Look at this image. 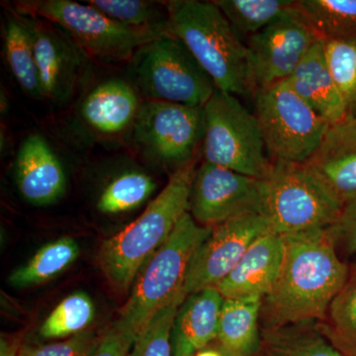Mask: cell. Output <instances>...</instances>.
Wrapping results in <instances>:
<instances>
[{
  "instance_id": "cell-30",
  "label": "cell",
  "mask_w": 356,
  "mask_h": 356,
  "mask_svg": "<svg viewBox=\"0 0 356 356\" xmlns=\"http://www.w3.org/2000/svg\"><path fill=\"white\" fill-rule=\"evenodd\" d=\"M95 316L92 299L86 292H76L65 297L40 327L42 337L65 339L86 331Z\"/></svg>"
},
{
  "instance_id": "cell-36",
  "label": "cell",
  "mask_w": 356,
  "mask_h": 356,
  "mask_svg": "<svg viewBox=\"0 0 356 356\" xmlns=\"http://www.w3.org/2000/svg\"><path fill=\"white\" fill-rule=\"evenodd\" d=\"M21 348L17 343L8 339H1V348H0V356H18Z\"/></svg>"
},
{
  "instance_id": "cell-4",
  "label": "cell",
  "mask_w": 356,
  "mask_h": 356,
  "mask_svg": "<svg viewBox=\"0 0 356 356\" xmlns=\"http://www.w3.org/2000/svg\"><path fill=\"white\" fill-rule=\"evenodd\" d=\"M212 228L199 225L191 212L178 222L172 235L143 267L134 282L130 298L115 325L136 341L159 311L184 303L189 266Z\"/></svg>"
},
{
  "instance_id": "cell-24",
  "label": "cell",
  "mask_w": 356,
  "mask_h": 356,
  "mask_svg": "<svg viewBox=\"0 0 356 356\" xmlns=\"http://www.w3.org/2000/svg\"><path fill=\"white\" fill-rule=\"evenodd\" d=\"M241 39H248L296 6L292 0H215Z\"/></svg>"
},
{
  "instance_id": "cell-16",
  "label": "cell",
  "mask_w": 356,
  "mask_h": 356,
  "mask_svg": "<svg viewBox=\"0 0 356 356\" xmlns=\"http://www.w3.org/2000/svg\"><path fill=\"white\" fill-rule=\"evenodd\" d=\"M14 170L21 195L32 205H50L64 195L67 188L64 168L42 136L33 134L23 140Z\"/></svg>"
},
{
  "instance_id": "cell-22",
  "label": "cell",
  "mask_w": 356,
  "mask_h": 356,
  "mask_svg": "<svg viewBox=\"0 0 356 356\" xmlns=\"http://www.w3.org/2000/svg\"><path fill=\"white\" fill-rule=\"evenodd\" d=\"M255 356H344L323 334L318 323L262 327Z\"/></svg>"
},
{
  "instance_id": "cell-21",
  "label": "cell",
  "mask_w": 356,
  "mask_h": 356,
  "mask_svg": "<svg viewBox=\"0 0 356 356\" xmlns=\"http://www.w3.org/2000/svg\"><path fill=\"white\" fill-rule=\"evenodd\" d=\"M261 297L224 299L217 341L226 356H255L261 348Z\"/></svg>"
},
{
  "instance_id": "cell-6",
  "label": "cell",
  "mask_w": 356,
  "mask_h": 356,
  "mask_svg": "<svg viewBox=\"0 0 356 356\" xmlns=\"http://www.w3.org/2000/svg\"><path fill=\"white\" fill-rule=\"evenodd\" d=\"M205 161L248 177L267 179L273 163L261 126L236 96L216 89L203 106Z\"/></svg>"
},
{
  "instance_id": "cell-25",
  "label": "cell",
  "mask_w": 356,
  "mask_h": 356,
  "mask_svg": "<svg viewBox=\"0 0 356 356\" xmlns=\"http://www.w3.org/2000/svg\"><path fill=\"white\" fill-rule=\"evenodd\" d=\"M4 50L11 72L23 90L32 97H43L31 36L14 11L7 20Z\"/></svg>"
},
{
  "instance_id": "cell-12",
  "label": "cell",
  "mask_w": 356,
  "mask_h": 356,
  "mask_svg": "<svg viewBox=\"0 0 356 356\" xmlns=\"http://www.w3.org/2000/svg\"><path fill=\"white\" fill-rule=\"evenodd\" d=\"M321 39L298 6L245 42L255 91L284 81Z\"/></svg>"
},
{
  "instance_id": "cell-2",
  "label": "cell",
  "mask_w": 356,
  "mask_h": 356,
  "mask_svg": "<svg viewBox=\"0 0 356 356\" xmlns=\"http://www.w3.org/2000/svg\"><path fill=\"white\" fill-rule=\"evenodd\" d=\"M195 159L175 170L163 191L139 218L100 247V268L115 289L127 291L143 267L172 235L191 210Z\"/></svg>"
},
{
  "instance_id": "cell-18",
  "label": "cell",
  "mask_w": 356,
  "mask_h": 356,
  "mask_svg": "<svg viewBox=\"0 0 356 356\" xmlns=\"http://www.w3.org/2000/svg\"><path fill=\"white\" fill-rule=\"evenodd\" d=\"M222 302L215 287L186 297L172 325V356H195L216 339Z\"/></svg>"
},
{
  "instance_id": "cell-17",
  "label": "cell",
  "mask_w": 356,
  "mask_h": 356,
  "mask_svg": "<svg viewBox=\"0 0 356 356\" xmlns=\"http://www.w3.org/2000/svg\"><path fill=\"white\" fill-rule=\"evenodd\" d=\"M284 238L273 233L264 234L257 241L231 273L217 285L224 299L264 296L270 291L282 264Z\"/></svg>"
},
{
  "instance_id": "cell-9",
  "label": "cell",
  "mask_w": 356,
  "mask_h": 356,
  "mask_svg": "<svg viewBox=\"0 0 356 356\" xmlns=\"http://www.w3.org/2000/svg\"><path fill=\"white\" fill-rule=\"evenodd\" d=\"M266 182V216L273 233L286 236L327 229L341 216L343 206L304 165L273 163Z\"/></svg>"
},
{
  "instance_id": "cell-31",
  "label": "cell",
  "mask_w": 356,
  "mask_h": 356,
  "mask_svg": "<svg viewBox=\"0 0 356 356\" xmlns=\"http://www.w3.org/2000/svg\"><path fill=\"white\" fill-rule=\"evenodd\" d=\"M84 2L121 24L170 30L166 10L161 13L154 2L143 0H86Z\"/></svg>"
},
{
  "instance_id": "cell-10",
  "label": "cell",
  "mask_w": 356,
  "mask_h": 356,
  "mask_svg": "<svg viewBox=\"0 0 356 356\" xmlns=\"http://www.w3.org/2000/svg\"><path fill=\"white\" fill-rule=\"evenodd\" d=\"M204 129L203 107L147 100L134 123V139L147 158L178 170L193 161Z\"/></svg>"
},
{
  "instance_id": "cell-20",
  "label": "cell",
  "mask_w": 356,
  "mask_h": 356,
  "mask_svg": "<svg viewBox=\"0 0 356 356\" xmlns=\"http://www.w3.org/2000/svg\"><path fill=\"white\" fill-rule=\"evenodd\" d=\"M140 107L137 92L130 84L110 79L86 96L81 116L98 132L117 134L134 125Z\"/></svg>"
},
{
  "instance_id": "cell-37",
  "label": "cell",
  "mask_w": 356,
  "mask_h": 356,
  "mask_svg": "<svg viewBox=\"0 0 356 356\" xmlns=\"http://www.w3.org/2000/svg\"><path fill=\"white\" fill-rule=\"evenodd\" d=\"M195 356H226L219 348H205L202 350L198 351Z\"/></svg>"
},
{
  "instance_id": "cell-13",
  "label": "cell",
  "mask_w": 356,
  "mask_h": 356,
  "mask_svg": "<svg viewBox=\"0 0 356 356\" xmlns=\"http://www.w3.org/2000/svg\"><path fill=\"white\" fill-rule=\"evenodd\" d=\"M270 231V222L264 215L235 218L212 228L189 266L185 297L206 288H216L235 268L250 245Z\"/></svg>"
},
{
  "instance_id": "cell-35",
  "label": "cell",
  "mask_w": 356,
  "mask_h": 356,
  "mask_svg": "<svg viewBox=\"0 0 356 356\" xmlns=\"http://www.w3.org/2000/svg\"><path fill=\"white\" fill-rule=\"evenodd\" d=\"M134 343L133 339L114 325L103 334L92 356H128Z\"/></svg>"
},
{
  "instance_id": "cell-7",
  "label": "cell",
  "mask_w": 356,
  "mask_h": 356,
  "mask_svg": "<svg viewBox=\"0 0 356 356\" xmlns=\"http://www.w3.org/2000/svg\"><path fill=\"white\" fill-rule=\"evenodd\" d=\"M130 62L134 81L149 100L203 107L217 89L186 44L172 32L143 46Z\"/></svg>"
},
{
  "instance_id": "cell-26",
  "label": "cell",
  "mask_w": 356,
  "mask_h": 356,
  "mask_svg": "<svg viewBox=\"0 0 356 356\" xmlns=\"http://www.w3.org/2000/svg\"><path fill=\"white\" fill-rule=\"evenodd\" d=\"M318 327L344 356H356V275L337 293Z\"/></svg>"
},
{
  "instance_id": "cell-28",
  "label": "cell",
  "mask_w": 356,
  "mask_h": 356,
  "mask_svg": "<svg viewBox=\"0 0 356 356\" xmlns=\"http://www.w3.org/2000/svg\"><path fill=\"white\" fill-rule=\"evenodd\" d=\"M324 46L348 120H356V36L324 39Z\"/></svg>"
},
{
  "instance_id": "cell-5",
  "label": "cell",
  "mask_w": 356,
  "mask_h": 356,
  "mask_svg": "<svg viewBox=\"0 0 356 356\" xmlns=\"http://www.w3.org/2000/svg\"><path fill=\"white\" fill-rule=\"evenodd\" d=\"M13 11L57 26L81 50L106 63L131 60L143 46L170 33L121 24L86 2L72 0H23L15 2Z\"/></svg>"
},
{
  "instance_id": "cell-29",
  "label": "cell",
  "mask_w": 356,
  "mask_h": 356,
  "mask_svg": "<svg viewBox=\"0 0 356 356\" xmlns=\"http://www.w3.org/2000/svg\"><path fill=\"white\" fill-rule=\"evenodd\" d=\"M156 188V182L146 173H123L103 189L98 198L97 209L108 215L130 212L146 202Z\"/></svg>"
},
{
  "instance_id": "cell-27",
  "label": "cell",
  "mask_w": 356,
  "mask_h": 356,
  "mask_svg": "<svg viewBox=\"0 0 356 356\" xmlns=\"http://www.w3.org/2000/svg\"><path fill=\"white\" fill-rule=\"evenodd\" d=\"M297 6L321 38L356 36V0H301Z\"/></svg>"
},
{
  "instance_id": "cell-1",
  "label": "cell",
  "mask_w": 356,
  "mask_h": 356,
  "mask_svg": "<svg viewBox=\"0 0 356 356\" xmlns=\"http://www.w3.org/2000/svg\"><path fill=\"white\" fill-rule=\"evenodd\" d=\"M284 254L280 273L262 300L264 327L320 323L350 278L337 254L331 229L283 236Z\"/></svg>"
},
{
  "instance_id": "cell-33",
  "label": "cell",
  "mask_w": 356,
  "mask_h": 356,
  "mask_svg": "<svg viewBox=\"0 0 356 356\" xmlns=\"http://www.w3.org/2000/svg\"><path fill=\"white\" fill-rule=\"evenodd\" d=\"M100 339L92 331H84L60 343L21 346L18 356H92Z\"/></svg>"
},
{
  "instance_id": "cell-15",
  "label": "cell",
  "mask_w": 356,
  "mask_h": 356,
  "mask_svg": "<svg viewBox=\"0 0 356 356\" xmlns=\"http://www.w3.org/2000/svg\"><path fill=\"white\" fill-rule=\"evenodd\" d=\"M332 197L344 206L356 197V120L332 124L303 163Z\"/></svg>"
},
{
  "instance_id": "cell-14",
  "label": "cell",
  "mask_w": 356,
  "mask_h": 356,
  "mask_svg": "<svg viewBox=\"0 0 356 356\" xmlns=\"http://www.w3.org/2000/svg\"><path fill=\"white\" fill-rule=\"evenodd\" d=\"M16 14L31 36L42 95L55 102H65L76 88L83 50L62 29L51 28L48 21Z\"/></svg>"
},
{
  "instance_id": "cell-3",
  "label": "cell",
  "mask_w": 356,
  "mask_h": 356,
  "mask_svg": "<svg viewBox=\"0 0 356 356\" xmlns=\"http://www.w3.org/2000/svg\"><path fill=\"white\" fill-rule=\"evenodd\" d=\"M165 6L170 32L186 44L218 89L254 95L247 44L214 2L172 0Z\"/></svg>"
},
{
  "instance_id": "cell-8",
  "label": "cell",
  "mask_w": 356,
  "mask_h": 356,
  "mask_svg": "<svg viewBox=\"0 0 356 356\" xmlns=\"http://www.w3.org/2000/svg\"><path fill=\"white\" fill-rule=\"evenodd\" d=\"M254 96V115L271 163H305L331 124L285 81L257 89Z\"/></svg>"
},
{
  "instance_id": "cell-19",
  "label": "cell",
  "mask_w": 356,
  "mask_h": 356,
  "mask_svg": "<svg viewBox=\"0 0 356 356\" xmlns=\"http://www.w3.org/2000/svg\"><path fill=\"white\" fill-rule=\"evenodd\" d=\"M285 81L331 125L348 120L343 100L327 65L324 39L316 42Z\"/></svg>"
},
{
  "instance_id": "cell-11",
  "label": "cell",
  "mask_w": 356,
  "mask_h": 356,
  "mask_svg": "<svg viewBox=\"0 0 356 356\" xmlns=\"http://www.w3.org/2000/svg\"><path fill=\"white\" fill-rule=\"evenodd\" d=\"M266 179L204 161L196 170L189 211L199 225L214 228L235 218L266 216Z\"/></svg>"
},
{
  "instance_id": "cell-32",
  "label": "cell",
  "mask_w": 356,
  "mask_h": 356,
  "mask_svg": "<svg viewBox=\"0 0 356 356\" xmlns=\"http://www.w3.org/2000/svg\"><path fill=\"white\" fill-rule=\"evenodd\" d=\"M179 304L156 313L136 339L128 356H172V330Z\"/></svg>"
},
{
  "instance_id": "cell-23",
  "label": "cell",
  "mask_w": 356,
  "mask_h": 356,
  "mask_svg": "<svg viewBox=\"0 0 356 356\" xmlns=\"http://www.w3.org/2000/svg\"><path fill=\"white\" fill-rule=\"evenodd\" d=\"M79 245L70 236L43 245L29 261L10 274L9 284L26 288L43 284L64 273L79 257Z\"/></svg>"
},
{
  "instance_id": "cell-34",
  "label": "cell",
  "mask_w": 356,
  "mask_h": 356,
  "mask_svg": "<svg viewBox=\"0 0 356 356\" xmlns=\"http://www.w3.org/2000/svg\"><path fill=\"white\" fill-rule=\"evenodd\" d=\"M330 229L337 248L348 254H356V197L343 206L341 216Z\"/></svg>"
}]
</instances>
